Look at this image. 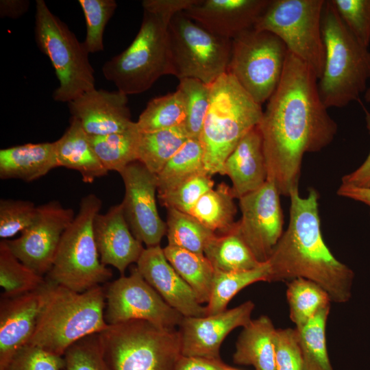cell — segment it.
Returning a JSON list of instances; mask_svg holds the SVG:
<instances>
[{"label": "cell", "instance_id": "6da1fadb", "mask_svg": "<svg viewBox=\"0 0 370 370\" xmlns=\"http://www.w3.org/2000/svg\"><path fill=\"white\" fill-rule=\"evenodd\" d=\"M318 80L308 64L288 51L280 82L258 125L267 180L283 196L299 188L304 154L321 151L337 132L320 97Z\"/></svg>", "mask_w": 370, "mask_h": 370}, {"label": "cell", "instance_id": "7a4b0ae2", "mask_svg": "<svg viewBox=\"0 0 370 370\" xmlns=\"http://www.w3.org/2000/svg\"><path fill=\"white\" fill-rule=\"evenodd\" d=\"M289 197L288 225L267 261L270 268L268 282H289L302 278L322 287L332 302L349 301L355 274L335 258L323 241L319 193L310 188L308 196L302 197L299 188H295Z\"/></svg>", "mask_w": 370, "mask_h": 370}, {"label": "cell", "instance_id": "3957f363", "mask_svg": "<svg viewBox=\"0 0 370 370\" xmlns=\"http://www.w3.org/2000/svg\"><path fill=\"white\" fill-rule=\"evenodd\" d=\"M49 282L45 302L27 344L62 356L75 342L108 327L105 288L97 286L78 293Z\"/></svg>", "mask_w": 370, "mask_h": 370}, {"label": "cell", "instance_id": "277c9868", "mask_svg": "<svg viewBox=\"0 0 370 370\" xmlns=\"http://www.w3.org/2000/svg\"><path fill=\"white\" fill-rule=\"evenodd\" d=\"M325 62L318 80L327 108H343L358 101L370 78V51L350 32L331 0L325 1L321 18Z\"/></svg>", "mask_w": 370, "mask_h": 370}, {"label": "cell", "instance_id": "5b68a950", "mask_svg": "<svg viewBox=\"0 0 370 370\" xmlns=\"http://www.w3.org/2000/svg\"><path fill=\"white\" fill-rule=\"evenodd\" d=\"M210 106L199 140L208 175H223L225 160L262 116L261 105L226 73L210 84Z\"/></svg>", "mask_w": 370, "mask_h": 370}, {"label": "cell", "instance_id": "8992f818", "mask_svg": "<svg viewBox=\"0 0 370 370\" xmlns=\"http://www.w3.org/2000/svg\"><path fill=\"white\" fill-rule=\"evenodd\" d=\"M173 16L143 10L140 27L128 47L102 66L105 78L127 95L147 91L172 75L168 27Z\"/></svg>", "mask_w": 370, "mask_h": 370}, {"label": "cell", "instance_id": "52a82bcc", "mask_svg": "<svg viewBox=\"0 0 370 370\" xmlns=\"http://www.w3.org/2000/svg\"><path fill=\"white\" fill-rule=\"evenodd\" d=\"M101 206L95 194L81 199L77 214L62 235L47 281L82 293L112 278L111 269L101 262L94 236L93 222Z\"/></svg>", "mask_w": 370, "mask_h": 370}, {"label": "cell", "instance_id": "ba28073f", "mask_svg": "<svg viewBox=\"0 0 370 370\" xmlns=\"http://www.w3.org/2000/svg\"><path fill=\"white\" fill-rule=\"evenodd\" d=\"M99 334L110 370H173L181 355L178 330L146 321L108 325Z\"/></svg>", "mask_w": 370, "mask_h": 370}, {"label": "cell", "instance_id": "9c48e42d", "mask_svg": "<svg viewBox=\"0 0 370 370\" xmlns=\"http://www.w3.org/2000/svg\"><path fill=\"white\" fill-rule=\"evenodd\" d=\"M34 37L37 47L50 60L59 81L52 97L70 102L95 87L94 69L83 42L49 9L36 1Z\"/></svg>", "mask_w": 370, "mask_h": 370}, {"label": "cell", "instance_id": "30bf717a", "mask_svg": "<svg viewBox=\"0 0 370 370\" xmlns=\"http://www.w3.org/2000/svg\"><path fill=\"white\" fill-rule=\"evenodd\" d=\"M169 42L172 75L212 84L227 73L232 40L217 36L183 12L170 20Z\"/></svg>", "mask_w": 370, "mask_h": 370}, {"label": "cell", "instance_id": "8fae6325", "mask_svg": "<svg viewBox=\"0 0 370 370\" xmlns=\"http://www.w3.org/2000/svg\"><path fill=\"white\" fill-rule=\"evenodd\" d=\"M324 0H271L254 29L279 37L288 51L308 64L318 79L325 62L321 33Z\"/></svg>", "mask_w": 370, "mask_h": 370}, {"label": "cell", "instance_id": "7c38bea8", "mask_svg": "<svg viewBox=\"0 0 370 370\" xmlns=\"http://www.w3.org/2000/svg\"><path fill=\"white\" fill-rule=\"evenodd\" d=\"M288 52L284 42L274 34L247 29L232 40L227 73L262 105L280 82Z\"/></svg>", "mask_w": 370, "mask_h": 370}, {"label": "cell", "instance_id": "4fadbf2b", "mask_svg": "<svg viewBox=\"0 0 370 370\" xmlns=\"http://www.w3.org/2000/svg\"><path fill=\"white\" fill-rule=\"evenodd\" d=\"M105 288L108 325L142 320L166 330H176L184 316L169 306L143 278L137 268Z\"/></svg>", "mask_w": 370, "mask_h": 370}, {"label": "cell", "instance_id": "5bb4252c", "mask_svg": "<svg viewBox=\"0 0 370 370\" xmlns=\"http://www.w3.org/2000/svg\"><path fill=\"white\" fill-rule=\"evenodd\" d=\"M74 218L72 209L50 201L38 206L36 219L20 236L2 241L22 263L43 276L51 269L62 235Z\"/></svg>", "mask_w": 370, "mask_h": 370}, {"label": "cell", "instance_id": "9a60e30c", "mask_svg": "<svg viewBox=\"0 0 370 370\" xmlns=\"http://www.w3.org/2000/svg\"><path fill=\"white\" fill-rule=\"evenodd\" d=\"M280 195L275 184L267 180L238 199L241 218L236 230L262 263L268 261L284 232Z\"/></svg>", "mask_w": 370, "mask_h": 370}, {"label": "cell", "instance_id": "2e32d148", "mask_svg": "<svg viewBox=\"0 0 370 370\" xmlns=\"http://www.w3.org/2000/svg\"><path fill=\"white\" fill-rule=\"evenodd\" d=\"M119 174L125 187L121 204L132 234L147 247L160 245L166 225L156 205L157 175L139 161L130 164Z\"/></svg>", "mask_w": 370, "mask_h": 370}, {"label": "cell", "instance_id": "e0dca14e", "mask_svg": "<svg viewBox=\"0 0 370 370\" xmlns=\"http://www.w3.org/2000/svg\"><path fill=\"white\" fill-rule=\"evenodd\" d=\"M254 302L241 305L216 314L184 317L180 325L181 354L208 358H220V347L234 329L245 327L252 319Z\"/></svg>", "mask_w": 370, "mask_h": 370}, {"label": "cell", "instance_id": "ac0fdd59", "mask_svg": "<svg viewBox=\"0 0 370 370\" xmlns=\"http://www.w3.org/2000/svg\"><path fill=\"white\" fill-rule=\"evenodd\" d=\"M49 282L14 297H3L0 303V370L32 337L46 300Z\"/></svg>", "mask_w": 370, "mask_h": 370}, {"label": "cell", "instance_id": "d6986e66", "mask_svg": "<svg viewBox=\"0 0 370 370\" xmlns=\"http://www.w3.org/2000/svg\"><path fill=\"white\" fill-rule=\"evenodd\" d=\"M127 95L119 90L93 89L68 103L72 117L89 136L125 132L135 122L131 120Z\"/></svg>", "mask_w": 370, "mask_h": 370}, {"label": "cell", "instance_id": "ffe728a7", "mask_svg": "<svg viewBox=\"0 0 370 370\" xmlns=\"http://www.w3.org/2000/svg\"><path fill=\"white\" fill-rule=\"evenodd\" d=\"M271 0H197L183 12L211 33L230 40L254 28Z\"/></svg>", "mask_w": 370, "mask_h": 370}, {"label": "cell", "instance_id": "44dd1931", "mask_svg": "<svg viewBox=\"0 0 370 370\" xmlns=\"http://www.w3.org/2000/svg\"><path fill=\"white\" fill-rule=\"evenodd\" d=\"M137 269L162 299L184 317H204L206 307L199 303L191 288L167 260L160 245L144 249Z\"/></svg>", "mask_w": 370, "mask_h": 370}, {"label": "cell", "instance_id": "7402d4cb", "mask_svg": "<svg viewBox=\"0 0 370 370\" xmlns=\"http://www.w3.org/2000/svg\"><path fill=\"white\" fill-rule=\"evenodd\" d=\"M93 232L101 262L114 267L121 275L130 264L138 262L145 249L132 234L121 204L97 214Z\"/></svg>", "mask_w": 370, "mask_h": 370}, {"label": "cell", "instance_id": "603a6c76", "mask_svg": "<svg viewBox=\"0 0 370 370\" xmlns=\"http://www.w3.org/2000/svg\"><path fill=\"white\" fill-rule=\"evenodd\" d=\"M232 182L235 198L251 193L267 181L262 138L257 126L249 131L224 162L223 175Z\"/></svg>", "mask_w": 370, "mask_h": 370}, {"label": "cell", "instance_id": "cb8c5ba5", "mask_svg": "<svg viewBox=\"0 0 370 370\" xmlns=\"http://www.w3.org/2000/svg\"><path fill=\"white\" fill-rule=\"evenodd\" d=\"M58 167L56 144L27 143L0 150V178L32 182Z\"/></svg>", "mask_w": 370, "mask_h": 370}, {"label": "cell", "instance_id": "d4e9b609", "mask_svg": "<svg viewBox=\"0 0 370 370\" xmlns=\"http://www.w3.org/2000/svg\"><path fill=\"white\" fill-rule=\"evenodd\" d=\"M55 144L58 167L77 171L84 182L92 183L108 174L92 147L90 136L76 119L71 117L69 126Z\"/></svg>", "mask_w": 370, "mask_h": 370}, {"label": "cell", "instance_id": "484cf974", "mask_svg": "<svg viewBox=\"0 0 370 370\" xmlns=\"http://www.w3.org/2000/svg\"><path fill=\"white\" fill-rule=\"evenodd\" d=\"M276 328L266 315L243 327L236 343L233 361L255 370H276L274 339Z\"/></svg>", "mask_w": 370, "mask_h": 370}, {"label": "cell", "instance_id": "4316f807", "mask_svg": "<svg viewBox=\"0 0 370 370\" xmlns=\"http://www.w3.org/2000/svg\"><path fill=\"white\" fill-rule=\"evenodd\" d=\"M234 199L232 187L222 182L204 193L189 214L212 232L226 234L236 225Z\"/></svg>", "mask_w": 370, "mask_h": 370}, {"label": "cell", "instance_id": "83f0119b", "mask_svg": "<svg viewBox=\"0 0 370 370\" xmlns=\"http://www.w3.org/2000/svg\"><path fill=\"white\" fill-rule=\"evenodd\" d=\"M163 251L169 262L193 291L199 303H208L215 270L204 254L168 245Z\"/></svg>", "mask_w": 370, "mask_h": 370}, {"label": "cell", "instance_id": "f1b7e54d", "mask_svg": "<svg viewBox=\"0 0 370 370\" xmlns=\"http://www.w3.org/2000/svg\"><path fill=\"white\" fill-rule=\"evenodd\" d=\"M204 255L214 270L223 272L251 270L263 264L256 259L236 227L228 233L212 237L205 247Z\"/></svg>", "mask_w": 370, "mask_h": 370}, {"label": "cell", "instance_id": "f546056e", "mask_svg": "<svg viewBox=\"0 0 370 370\" xmlns=\"http://www.w3.org/2000/svg\"><path fill=\"white\" fill-rule=\"evenodd\" d=\"M182 125L151 132H140L138 161L158 175L168 161L189 139Z\"/></svg>", "mask_w": 370, "mask_h": 370}, {"label": "cell", "instance_id": "4dcf8cb0", "mask_svg": "<svg viewBox=\"0 0 370 370\" xmlns=\"http://www.w3.org/2000/svg\"><path fill=\"white\" fill-rule=\"evenodd\" d=\"M140 132L136 122L129 130L103 136H90L92 147L103 167L120 173L138 161L137 149Z\"/></svg>", "mask_w": 370, "mask_h": 370}, {"label": "cell", "instance_id": "1f68e13d", "mask_svg": "<svg viewBox=\"0 0 370 370\" xmlns=\"http://www.w3.org/2000/svg\"><path fill=\"white\" fill-rule=\"evenodd\" d=\"M270 275L267 262L247 271L223 272L215 270L206 315L216 314L226 309L230 300L242 289L258 282H268Z\"/></svg>", "mask_w": 370, "mask_h": 370}, {"label": "cell", "instance_id": "d6a6232c", "mask_svg": "<svg viewBox=\"0 0 370 370\" xmlns=\"http://www.w3.org/2000/svg\"><path fill=\"white\" fill-rule=\"evenodd\" d=\"M206 173L204 149L199 139L189 138L156 175L158 195L164 193L190 177Z\"/></svg>", "mask_w": 370, "mask_h": 370}, {"label": "cell", "instance_id": "836d02e7", "mask_svg": "<svg viewBox=\"0 0 370 370\" xmlns=\"http://www.w3.org/2000/svg\"><path fill=\"white\" fill-rule=\"evenodd\" d=\"M286 299L289 317L296 329L302 328L321 309L330 306L327 292L315 282L302 278L288 282Z\"/></svg>", "mask_w": 370, "mask_h": 370}, {"label": "cell", "instance_id": "e575fe53", "mask_svg": "<svg viewBox=\"0 0 370 370\" xmlns=\"http://www.w3.org/2000/svg\"><path fill=\"white\" fill-rule=\"evenodd\" d=\"M330 306L319 310L298 331L304 370H334L329 358L325 330Z\"/></svg>", "mask_w": 370, "mask_h": 370}, {"label": "cell", "instance_id": "d590c367", "mask_svg": "<svg viewBox=\"0 0 370 370\" xmlns=\"http://www.w3.org/2000/svg\"><path fill=\"white\" fill-rule=\"evenodd\" d=\"M185 119L184 99L177 89L149 101L136 123L140 132H151L183 125Z\"/></svg>", "mask_w": 370, "mask_h": 370}, {"label": "cell", "instance_id": "8d00e7d4", "mask_svg": "<svg viewBox=\"0 0 370 370\" xmlns=\"http://www.w3.org/2000/svg\"><path fill=\"white\" fill-rule=\"evenodd\" d=\"M166 210L167 245L204 254L206 245L217 234L188 213L173 208Z\"/></svg>", "mask_w": 370, "mask_h": 370}, {"label": "cell", "instance_id": "74e56055", "mask_svg": "<svg viewBox=\"0 0 370 370\" xmlns=\"http://www.w3.org/2000/svg\"><path fill=\"white\" fill-rule=\"evenodd\" d=\"M46 282L43 276L22 263L3 241L0 243V286L2 297H14L34 291Z\"/></svg>", "mask_w": 370, "mask_h": 370}, {"label": "cell", "instance_id": "f35d334b", "mask_svg": "<svg viewBox=\"0 0 370 370\" xmlns=\"http://www.w3.org/2000/svg\"><path fill=\"white\" fill-rule=\"evenodd\" d=\"M177 89L181 91L185 101L186 119L182 126L190 138L199 139L210 106V84L184 78L179 80Z\"/></svg>", "mask_w": 370, "mask_h": 370}, {"label": "cell", "instance_id": "ab89813d", "mask_svg": "<svg viewBox=\"0 0 370 370\" xmlns=\"http://www.w3.org/2000/svg\"><path fill=\"white\" fill-rule=\"evenodd\" d=\"M86 21V34L83 44L90 53L103 50L105 27L117 7L114 0H79Z\"/></svg>", "mask_w": 370, "mask_h": 370}, {"label": "cell", "instance_id": "60d3db41", "mask_svg": "<svg viewBox=\"0 0 370 370\" xmlns=\"http://www.w3.org/2000/svg\"><path fill=\"white\" fill-rule=\"evenodd\" d=\"M212 176L199 173L181 182L171 190L158 195L160 204L167 208L188 213L201 197L214 188Z\"/></svg>", "mask_w": 370, "mask_h": 370}, {"label": "cell", "instance_id": "b9f144b4", "mask_svg": "<svg viewBox=\"0 0 370 370\" xmlns=\"http://www.w3.org/2000/svg\"><path fill=\"white\" fill-rule=\"evenodd\" d=\"M62 370H110L104 356L99 333L71 345L63 355Z\"/></svg>", "mask_w": 370, "mask_h": 370}, {"label": "cell", "instance_id": "7bdbcfd3", "mask_svg": "<svg viewBox=\"0 0 370 370\" xmlns=\"http://www.w3.org/2000/svg\"><path fill=\"white\" fill-rule=\"evenodd\" d=\"M38 206L27 200L1 199L0 237L8 240L30 226L36 218Z\"/></svg>", "mask_w": 370, "mask_h": 370}, {"label": "cell", "instance_id": "ee69618b", "mask_svg": "<svg viewBox=\"0 0 370 370\" xmlns=\"http://www.w3.org/2000/svg\"><path fill=\"white\" fill-rule=\"evenodd\" d=\"M340 17L364 46L370 44V0H331Z\"/></svg>", "mask_w": 370, "mask_h": 370}, {"label": "cell", "instance_id": "f6af8a7d", "mask_svg": "<svg viewBox=\"0 0 370 370\" xmlns=\"http://www.w3.org/2000/svg\"><path fill=\"white\" fill-rule=\"evenodd\" d=\"M64 365L63 356L27 344L17 352L3 370H62Z\"/></svg>", "mask_w": 370, "mask_h": 370}, {"label": "cell", "instance_id": "bcb514c9", "mask_svg": "<svg viewBox=\"0 0 370 370\" xmlns=\"http://www.w3.org/2000/svg\"><path fill=\"white\" fill-rule=\"evenodd\" d=\"M274 345L276 370H304L298 331L295 328L276 329Z\"/></svg>", "mask_w": 370, "mask_h": 370}, {"label": "cell", "instance_id": "7dc6e473", "mask_svg": "<svg viewBox=\"0 0 370 370\" xmlns=\"http://www.w3.org/2000/svg\"><path fill=\"white\" fill-rule=\"evenodd\" d=\"M358 101L365 112L367 127L370 134V112L360 99ZM341 184L370 188V151L365 160L357 169L342 177Z\"/></svg>", "mask_w": 370, "mask_h": 370}, {"label": "cell", "instance_id": "c3c4849f", "mask_svg": "<svg viewBox=\"0 0 370 370\" xmlns=\"http://www.w3.org/2000/svg\"><path fill=\"white\" fill-rule=\"evenodd\" d=\"M228 366L221 358H208L181 354L173 370H225Z\"/></svg>", "mask_w": 370, "mask_h": 370}, {"label": "cell", "instance_id": "681fc988", "mask_svg": "<svg viewBox=\"0 0 370 370\" xmlns=\"http://www.w3.org/2000/svg\"><path fill=\"white\" fill-rule=\"evenodd\" d=\"M196 1L197 0H144L142 5L143 10L174 16L186 10Z\"/></svg>", "mask_w": 370, "mask_h": 370}, {"label": "cell", "instance_id": "f907efd6", "mask_svg": "<svg viewBox=\"0 0 370 370\" xmlns=\"http://www.w3.org/2000/svg\"><path fill=\"white\" fill-rule=\"evenodd\" d=\"M29 6L27 0H1L0 16L16 19L26 13Z\"/></svg>", "mask_w": 370, "mask_h": 370}, {"label": "cell", "instance_id": "816d5d0a", "mask_svg": "<svg viewBox=\"0 0 370 370\" xmlns=\"http://www.w3.org/2000/svg\"><path fill=\"white\" fill-rule=\"evenodd\" d=\"M339 196L362 202L370 206V188L341 184L337 190Z\"/></svg>", "mask_w": 370, "mask_h": 370}, {"label": "cell", "instance_id": "f5cc1de1", "mask_svg": "<svg viewBox=\"0 0 370 370\" xmlns=\"http://www.w3.org/2000/svg\"><path fill=\"white\" fill-rule=\"evenodd\" d=\"M364 99L367 103H370V86L368 87L365 92Z\"/></svg>", "mask_w": 370, "mask_h": 370}, {"label": "cell", "instance_id": "db71d44e", "mask_svg": "<svg viewBox=\"0 0 370 370\" xmlns=\"http://www.w3.org/2000/svg\"><path fill=\"white\" fill-rule=\"evenodd\" d=\"M225 370H238L228 366Z\"/></svg>", "mask_w": 370, "mask_h": 370}]
</instances>
